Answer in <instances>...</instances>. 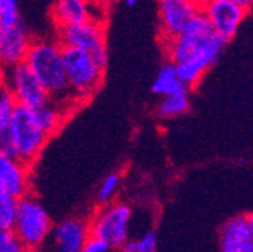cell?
Returning <instances> with one entry per match:
<instances>
[{"mask_svg":"<svg viewBox=\"0 0 253 252\" xmlns=\"http://www.w3.org/2000/svg\"><path fill=\"white\" fill-rule=\"evenodd\" d=\"M25 62L45 87L53 102L65 110L68 105L76 102L70 90L65 65H63L62 45L59 42L33 41Z\"/></svg>","mask_w":253,"mask_h":252,"instance_id":"6da1fadb","label":"cell"},{"mask_svg":"<svg viewBox=\"0 0 253 252\" xmlns=\"http://www.w3.org/2000/svg\"><path fill=\"white\" fill-rule=\"evenodd\" d=\"M62 56L74 101L88 99L102 84L104 70L96 64L93 54L82 48L62 47Z\"/></svg>","mask_w":253,"mask_h":252,"instance_id":"7a4b0ae2","label":"cell"},{"mask_svg":"<svg viewBox=\"0 0 253 252\" xmlns=\"http://www.w3.org/2000/svg\"><path fill=\"white\" fill-rule=\"evenodd\" d=\"M48 133L41 127V124L37 122L34 108H30L27 105L17 104L14 116H12L8 140L5 143H11L16 147L19 159L25 164H31L37 158L43 149ZM0 143V144H5Z\"/></svg>","mask_w":253,"mask_h":252,"instance_id":"3957f363","label":"cell"},{"mask_svg":"<svg viewBox=\"0 0 253 252\" xmlns=\"http://www.w3.org/2000/svg\"><path fill=\"white\" fill-rule=\"evenodd\" d=\"M12 229L20 238L25 249H37L46 240L53 224L45 207L34 197L27 194L19 200V212Z\"/></svg>","mask_w":253,"mask_h":252,"instance_id":"277c9868","label":"cell"},{"mask_svg":"<svg viewBox=\"0 0 253 252\" xmlns=\"http://www.w3.org/2000/svg\"><path fill=\"white\" fill-rule=\"evenodd\" d=\"M2 81L3 87H6L17 99V104L27 105L30 108H39L51 101V96L25 60L3 67Z\"/></svg>","mask_w":253,"mask_h":252,"instance_id":"5b68a950","label":"cell"},{"mask_svg":"<svg viewBox=\"0 0 253 252\" xmlns=\"http://www.w3.org/2000/svg\"><path fill=\"white\" fill-rule=\"evenodd\" d=\"M131 209L122 203H111L96 212L88 223L90 235L104 238L113 249H122L128 242Z\"/></svg>","mask_w":253,"mask_h":252,"instance_id":"8992f818","label":"cell"},{"mask_svg":"<svg viewBox=\"0 0 253 252\" xmlns=\"http://www.w3.org/2000/svg\"><path fill=\"white\" fill-rule=\"evenodd\" d=\"M202 11L209 16L214 31L229 42L244 20L247 8L236 0H204Z\"/></svg>","mask_w":253,"mask_h":252,"instance_id":"52a82bcc","label":"cell"},{"mask_svg":"<svg viewBox=\"0 0 253 252\" xmlns=\"http://www.w3.org/2000/svg\"><path fill=\"white\" fill-rule=\"evenodd\" d=\"M57 39L62 47L82 48L91 54L105 48V33L102 23L91 19L82 23L57 28Z\"/></svg>","mask_w":253,"mask_h":252,"instance_id":"ba28073f","label":"cell"},{"mask_svg":"<svg viewBox=\"0 0 253 252\" xmlns=\"http://www.w3.org/2000/svg\"><path fill=\"white\" fill-rule=\"evenodd\" d=\"M158 2L161 28L166 41L181 34L188 20L202 9V5L196 0H158Z\"/></svg>","mask_w":253,"mask_h":252,"instance_id":"9c48e42d","label":"cell"},{"mask_svg":"<svg viewBox=\"0 0 253 252\" xmlns=\"http://www.w3.org/2000/svg\"><path fill=\"white\" fill-rule=\"evenodd\" d=\"M31 42L22 22L11 27H0V60L3 67L23 62Z\"/></svg>","mask_w":253,"mask_h":252,"instance_id":"30bf717a","label":"cell"},{"mask_svg":"<svg viewBox=\"0 0 253 252\" xmlns=\"http://www.w3.org/2000/svg\"><path fill=\"white\" fill-rule=\"evenodd\" d=\"M222 252H253V232L247 215L233 217L222 226L221 231Z\"/></svg>","mask_w":253,"mask_h":252,"instance_id":"8fae6325","label":"cell"},{"mask_svg":"<svg viewBox=\"0 0 253 252\" xmlns=\"http://www.w3.org/2000/svg\"><path fill=\"white\" fill-rule=\"evenodd\" d=\"M28 164L0 155V192L22 198L28 194Z\"/></svg>","mask_w":253,"mask_h":252,"instance_id":"7c38bea8","label":"cell"},{"mask_svg":"<svg viewBox=\"0 0 253 252\" xmlns=\"http://www.w3.org/2000/svg\"><path fill=\"white\" fill-rule=\"evenodd\" d=\"M90 229L81 220H63L53 231V243L60 252H81L86 242Z\"/></svg>","mask_w":253,"mask_h":252,"instance_id":"4fadbf2b","label":"cell"},{"mask_svg":"<svg viewBox=\"0 0 253 252\" xmlns=\"http://www.w3.org/2000/svg\"><path fill=\"white\" fill-rule=\"evenodd\" d=\"M51 16L57 28L90 20V0H54Z\"/></svg>","mask_w":253,"mask_h":252,"instance_id":"5bb4252c","label":"cell"},{"mask_svg":"<svg viewBox=\"0 0 253 252\" xmlns=\"http://www.w3.org/2000/svg\"><path fill=\"white\" fill-rule=\"evenodd\" d=\"M184 88H188L178 76V71H176V65L173 62L166 64L158 73L156 79L153 81L151 85V92L158 96H167L176 92H181Z\"/></svg>","mask_w":253,"mask_h":252,"instance_id":"9a60e30c","label":"cell"},{"mask_svg":"<svg viewBox=\"0 0 253 252\" xmlns=\"http://www.w3.org/2000/svg\"><path fill=\"white\" fill-rule=\"evenodd\" d=\"M65 108L60 107L59 104L49 101L48 104L39 107V108H34V115L37 122L41 124V127L48 133L51 135L54 133L65 119Z\"/></svg>","mask_w":253,"mask_h":252,"instance_id":"2e32d148","label":"cell"},{"mask_svg":"<svg viewBox=\"0 0 253 252\" xmlns=\"http://www.w3.org/2000/svg\"><path fill=\"white\" fill-rule=\"evenodd\" d=\"M188 88H184L181 92H176L167 96H162L161 102L158 104V115L161 118H176L181 116L188 110Z\"/></svg>","mask_w":253,"mask_h":252,"instance_id":"e0dca14e","label":"cell"},{"mask_svg":"<svg viewBox=\"0 0 253 252\" xmlns=\"http://www.w3.org/2000/svg\"><path fill=\"white\" fill-rule=\"evenodd\" d=\"M17 107V99L14 98L6 87H2L0 92V143H5L8 140L9 125L14 116V111Z\"/></svg>","mask_w":253,"mask_h":252,"instance_id":"ac0fdd59","label":"cell"},{"mask_svg":"<svg viewBox=\"0 0 253 252\" xmlns=\"http://www.w3.org/2000/svg\"><path fill=\"white\" fill-rule=\"evenodd\" d=\"M19 200L9 194L0 192V229H12L19 212Z\"/></svg>","mask_w":253,"mask_h":252,"instance_id":"d6986e66","label":"cell"},{"mask_svg":"<svg viewBox=\"0 0 253 252\" xmlns=\"http://www.w3.org/2000/svg\"><path fill=\"white\" fill-rule=\"evenodd\" d=\"M158 248V237L155 231H147L141 238L137 240H128L122 251L125 252H155Z\"/></svg>","mask_w":253,"mask_h":252,"instance_id":"ffe728a7","label":"cell"},{"mask_svg":"<svg viewBox=\"0 0 253 252\" xmlns=\"http://www.w3.org/2000/svg\"><path fill=\"white\" fill-rule=\"evenodd\" d=\"M20 22L17 0H0V27H11Z\"/></svg>","mask_w":253,"mask_h":252,"instance_id":"44dd1931","label":"cell"},{"mask_svg":"<svg viewBox=\"0 0 253 252\" xmlns=\"http://www.w3.org/2000/svg\"><path fill=\"white\" fill-rule=\"evenodd\" d=\"M119 184H121L119 173L107 175L104 178V181L100 183V186H99V192H97V201H99V203H102V204L108 203V201L113 198V195L118 192Z\"/></svg>","mask_w":253,"mask_h":252,"instance_id":"7402d4cb","label":"cell"},{"mask_svg":"<svg viewBox=\"0 0 253 252\" xmlns=\"http://www.w3.org/2000/svg\"><path fill=\"white\" fill-rule=\"evenodd\" d=\"M25 251L23 243L14 232V229L0 231V252H22Z\"/></svg>","mask_w":253,"mask_h":252,"instance_id":"603a6c76","label":"cell"},{"mask_svg":"<svg viewBox=\"0 0 253 252\" xmlns=\"http://www.w3.org/2000/svg\"><path fill=\"white\" fill-rule=\"evenodd\" d=\"M111 249L113 248L110 246V243H107L104 238L96 235H88L82 252H110Z\"/></svg>","mask_w":253,"mask_h":252,"instance_id":"cb8c5ba5","label":"cell"},{"mask_svg":"<svg viewBox=\"0 0 253 252\" xmlns=\"http://www.w3.org/2000/svg\"><path fill=\"white\" fill-rule=\"evenodd\" d=\"M236 2L239 3V5H243V6H246V8H249L252 3H253V0H236Z\"/></svg>","mask_w":253,"mask_h":252,"instance_id":"d4e9b609","label":"cell"},{"mask_svg":"<svg viewBox=\"0 0 253 252\" xmlns=\"http://www.w3.org/2000/svg\"><path fill=\"white\" fill-rule=\"evenodd\" d=\"M247 220H249V224H250V229H252V232H253V212L249 213V215H247Z\"/></svg>","mask_w":253,"mask_h":252,"instance_id":"484cf974","label":"cell"},{"mask_svg":"<svg viewBox=\"0 0 253 252\" xmlns=\"http://www.w3.org/2000/svg\"><path fill=\"white\" fill-rule=\"evenodd\" d=\"M90 2H93V3H100V5H105V3H108L110 0H90Z\"/></svg>","mask_w":253,"mask_h":252,"instance_id":"4316f807","label":"cell"},{"mask_svg":"<svg viewBox=\"0 0 253 252\" xmlns=\"http://www.w3.org/2000/svg\"><path fill=\"white\" fill-rule=\"evenodd\" d=\"M137 2V0H125L126 6H134V3Z\"/></svg>","mask_w":253,"mask_h":252,"instance_id":"83f0119b","label":"cell"},{"mask_svg":"<svg viewBox=\"0 0 253 252\" xmlns=\"http://www.w3.org/2000/svg\"><path fill=\"white\" fill-rule=\"evenodd\" d=\"M196 2H199V3L202 5V3H204V0H196Z\"/></svg>","mask_w":253,"mask_h":252,"instance_id":"f1b7e54d","label":"cell"}]
</instances>
